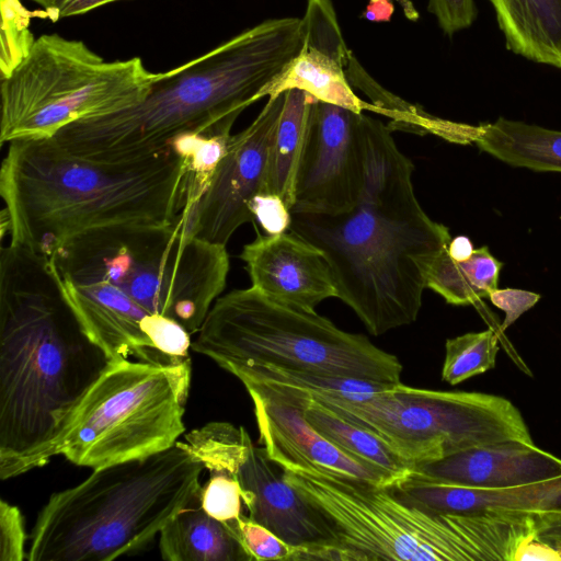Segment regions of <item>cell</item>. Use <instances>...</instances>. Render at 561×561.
<instances>
[{
  "mask_svg": "<svg viewBox=\"0 0 561 561\" xmlns=\"http://www.w3.org/2000/svg\"><path fill=\"white\" fill-rule=\"evenodd\" d=\"M47 263L84 332L108 360L171 364L141 322L161 314L196 334L229 273L226 245L172 225L96 229L58 247Z\"/></svg>",
  "mask_w": 561,
  "mask_h": 561,
  "instance_id": "cell-1",
  "label": "cell"
},
{
  "mask_svg": "<svg viewBox=\"0 0 561 561\" xmlns=\"http://www.w3.org/2000/svg\"><path fill=\"white\" fill-rule=\"evenodd\" d=\"M365 131V180L355 205L336 215L294 213L289 231L323 252L337 298L381 335L417 319L428 272L451 237L422 208L414 165L389 126L366 115Z\"/></svg>",
  "mask_w": 561,
  "mask_h": 561,
  "instance_id": "cell-2",
  "label": "cell"
},
{
  "mask_svg": "<svg viewBox=\"0 0 561 561\" xmlns=\"http://www.w3.org/2000/svg\"><path fill=\"white\" fill-rule=\"evenodd\" d=\"M45 256L0 255V479L45 466L70 413L108 364Z\"/></svg>",
  "mask_w": 561,
  "mask_h": 561,
  "instance_id": "cell-3",
  "label": "cell"
},
{
  "mask_svg": "<svg viewBox=\"0 0 561 561\" xmlns=\"http://www.w3.org/2000/svg\"><path fill=\"white\" fill-rule=\"evenodd\" d=\"M192 174L172 148L110 163L68 152L51 138L9 142L0 170L1 238L45 257L101 228L165 226L187 216Z\"/></svg>",
  "mask_w": 561,
  "mask_h": 561,
  "instance_id": "cell-4",
  "label": "cell"
},
{
  "mask_svg": "<svg viewBox=\"0 0 561 561\" xmlns=\"http://www.w3.org/2000/svg\"><path fill=\"white\" fill-rule=\"evenodd\" d=\"M302 44L301 18L265 20L158 73L137 104L71 123L51 139L85 159L127 163L164 152L184 134H231L239 115L266 96Z\"/></svg>",
  "mask_w": 561,
  "mask_h": 561,
  "instance_id": "cell-5",
  "label": "cell"
},
{
  "mask_svg": "<svg viewBox=\"0 0 561 561\" xmlns=\"http://www.w3.org/2000/svg\"><path fill=\"white\" fill-rule=\"evenodd\" d=\"M322 518L339 561H514L536 534L531 514L440 513L410 505L389 488L323 470H283Z\"/></svg>",
  "mask_w": 561,
  "mask_h": 561,
  "instance_id": "cell-6",
  "label": "cell"
},
{
  "mask_svg": "<svg viewBox=\"0 0 561 561\" xmlns=\"http://www.w3.org/2000/svg\"><path fill=\"white\" fill-rule=\"evenodd\" d=\"M204 465L182 442L98 469L53 493L30 534L28 561H112L146 550L201 492Z\"/></svg>",
  "mask_w": 561,
  "mask_h": 561,
  "instance_id": "cell-7",
  "label": "cell"
},
{
  "mask_svg": "<svg viewBox=\"0 0 561 561\" xmlns=\"http://www.w3.org/2000/svg\"><path fill=\"white\" fill-rule=\"evenodd\" d=\"M191 348L230 373L271 366L318 375L401 382L399 358L314 311L273 300L252 286L220 296Z\"/></svg>",
  "mask_w": 561,
  "mask_h": 561,
  "instance_id": "cell-8",
  "label": "cell"
},
{
  "mask_svg": "<svg viewBox=\"0 0 561 561\" xmlns=\"http://www.w3.org/2000/svg\"><path fill=\"white\" fill-rule=\"evenodd\" d=\"M191 379L190 357L110 360L70 413L54 456L98 469L169 449L185 433Z\"/></svg>",
  "mask_w": 561,
  "mask_h": 561,
  "instance_id": "cell-9",
  "label": "cell"
},
{
  "mask_svg": "<svg viewBox=\"0 0 561 561\" xmlns=\"http://www.w3.org/2000/svg\"><path fill=\"white\" fill-rule=\"evenodd\" d=\"M157 76L139 57L104 61L81 41L41 35L1 79V144L48 139L71 123L133 106Z\"/></svg>",
  "mask_w": 561,
  "mask_h": 561,
  "instance_id": "cell-10",
  "label": "cell"
},
{
  "mask_svg": "<svg viewBox=\"0 0 561 561\" xmlns=\"http://www.w3.org/2000/svg\"><path fill=\"white\" fill-rule=\"evenodd\" d=\"M312 397L378 436L413 466L495 442L534 443L519 410L495 394L420 389L398 382L363 401Z\"/></svg>",
  "mask_w": 561,
  "mask_h": 561,
  "instance_id": "cell-11",
  "label": "cell"
},
{
  "mask_svg": "<svg viewBox=\"0 0 561 561\" xmlns=\"http://www.w3.org/2000/svg\"><path fill=\"white\" fill-rule=\"evenodd\" d=\"M366 114L314 100L298 163L290 213L336 215L363 190Z\"/></svg>",
  "mask_w": 561,
  "mask_h": 561,
  "instance_id": "cell-12",
  "label": "cell"
},
{
  "mask_svg": "<svg viewBox=\"0 0 561 561\" xmlns=\"http://www.w3.org/2000/svg\"><path fill=\"white\" fill-rule=\"evenodd\" d=\"M283 105V92L268 96L243 130L231 135L210 184L186 220L187 232L226 245L242 225L255 224L251 203L265 193L270 149Z\"/></svg>",
  "mask_w": 561,
  "mask_h": 561,
  "instance_id": "cell-13",
  "label": "cell"
},
{
  "mask_svg": "<svg viewBox=\"0 0 561 561\" xmlns=\"http://www.w3.org/2000/svg\"><path fill=\"white\" fill-rule=\"evenodd\" d=\"M267 457L283 470H323L388 488L378 471L345 454L305 419L298 398L280 388L245 386Z\"/></svg>",
  "mask_w": 561,
  "mask_h": 561,
  "instance_id": "cell-14",
  "label": "cell"
},
{
  "mask_svg": "<svg viewBox=\"0 0 561 561\" xmlns=\"http://www.w3.org/2000/svg\"><path fill=\"white\" fill-rule=\"evenodd\" d=\"M239 482L249 517L286 542L309 550L308 560H335L322 518L253 443L230 473Z\"/></svg>",
  "mask_w": 561,
  "mask_h": 561,
  "instance_id": "cell-15",
  "label": "cell"
},
{
  "mask_svg": "<svg viewBox=\"0 0 561 561\" xmlns=\"http://www.w3.org/2000/svg\"><path fill=\"white\" fill-rule=\"evenodd\" d=\"M240 257L252 287L273 300L314 311L323 300L337 298L325 255L295 232L257 234Z\"/></svg>",
  "mask_w": 561,
  "mask_h": 561,
  "instance_id": "cell-16",
  "label": "cell"
},
{
  "mask_svg": "<svg viewBox=\"0 0 561 561\" xmlns=\"http://www.w3.org/2000/svg\"><path fill=\"white\" fill-rule=\"evenodd\" d=\"M302 21L304 44L298 56L266 90V96L298 89L318 101L358 113L376 112L362 101L346 76L352 53L346 46L331 0H308Z\"/></svg>",
  "mask_w": 561,
  "mask_h": 561,
  "instance_id": "cell-17",
  "label": "cell"
},
{
  "mask_svg": "<svg viewBox=\"0 0 561 561\" xmlns=\"http://www.w3.org/2000/svg\"><path fill=\"white\" fill-rule=\"evenodd\" d=\"M413 470L434 480L474 489H506L561 476V458L516 439L465 449Z\"/></svg>",
  "mask_w": 561,
  "mask_h": 561,
  "instance_id": "cell-18",
  "label": "cell"
},
{
  "mask_svg": "<svg viewBox=\"0 0 561 561\" xmlns=\"http://www.w3.org/2000/svg\"><path fill=\"white\" fill-rule=\"evenodd\" d=\"M389 489L403 502L432 512L561 514V476L514 488L488 490L440 482L412 468L409 476Z\"/></svg>",
  "mask_w": 561,
  "mask_h": 561,
  "instance_id": "cell-19",
  "label": "cell"
},
{
  "mask_svg": "<svg viewBox=\"0 0 561 561\" xmlns=\"http://www.w3.org/2000/svg\"><path fill=\"white\" fill-rule=\"evenodd\" d=\"M159 549L167 561H249L227 524L202 507L201 492L160 530Z\"/></svg>",
  "mask_w": 561,
  "mask_h": 561,
  "instance_id": "cell-20",
  "label": "cell"
},
{
  "mask_svg": "<svg viewBox=\"0 0 561 561\" xmlns=\"http://www.w3.org/2000/svg\"><path fill=\"white\" fill-rule=\"evenodd\" d=\"M506 48L561 69V0H489Z\"/></svg>",
  "mask_w": 561,
  "mask_h": 561,
  "instance_id": "cell-21",
  "label": "cell"
},
{
  "mask_svg": "<svg viewBox=\"0 0 561 561\" xmlns=\"http://www.w3.org/2000/svg\"><path fill=\"white\" fill-rule=\"evenodd\" d=\"M274 388L293 392L301 403L305 419L318 433L345 454L381 473L389 486L400 482L411 472L413 465L390 449L378 436L340 417L310 393L289 388Z\"/></svg>",
  "mask_w": 561,
  "mask_h": 561,
  "instance_id": "cell-22",
  "label": "cell"
},
{
  "mask_svg": "<svg viewBox=\"0 0 561 561\" xmlns=\"http://www.w3.org/2000/svg\"><path fill=\"white\" fill-rule=\"evenodd\" d=\"M480 150L513 167L561 172V131L503 117L476 126Z\"/></svg>",
  "mask_w": 561,
  "mask_h": 561,
  "instance_id": "cell-23",
  "label": "cell"
},
{
  "mask_svg": "<svg viewBox=\"0 0 561 561\" xmlns=\"http://www.w3.org/2000/svg\"><path fill=\"white\" fill-rule=\"evenodd\" d=\"M314 100L302 90L283 91L282 111L270 149L265 193L282 197L289 209L294 205L295 180Z\"/></svg>",
  "mask_w": 561,
  "mask_h": 561,
  "instance_id": "cell-24",
  "label": "cell"
},
{
  "mask_svg": "<svg viewBox=\"0 0 561 561\" xmlns=\"http://www.w3.org/2000/svg\"><path fill=\"white\" fill-rule=\"evenodd\" d=\"M502 266L486 245L474 249L465 261H455L446 249L432 265L426 286L447 304L474 305L497 288Z\"/></svg>",
  "mask_w": 561,
  "mask_h": 561,
  "instance_id": "cell-25",
  "label": "cell"
},
{
  "mask_svg": "<svg viewBox=\"0 0 561 561\" xmlns=\"http://www.w3.org/2000/svg\"><path fill=\"white\" fill-rule=\"evenodd\" d=\"M243 386L261 385L300 390L316 397L344 400H368L396 383L340 378L312 373L287 370L271 366L237 368L230 371Z\"/></svg>",
  "mask_w": 561,
  "mask_h": 561,
  "instance_id": "cell-26",
  "label": "cell"
},
{
  "mask_svg": "<svg viewBox=\"0 0 561 561\" xmlns=\"http://www.w3.org/2000/svg\"><path fill=\"white\" fill-rule=\"evenodd\" d=\"M499 337L493 330L469 332L445 343L442 379L456 386L495 367Z\"/></svg>",
  "mask_w": 561,
  "mask_h": 561,
  "instance_id": "cell-27",
  "label": "cell"
},
{
  "mask_svg": "<svg viewBox=\"0 0 561 561\" xmlns=\"http://www.w3.org/2000/svg\"><path fill=\"white\" fill-rule=\"evenodd\" d=\"M230 137L231 134H184L170 142V147L186 160L192 174L188 215L207 191Z\"/></svg>",
  "mask_w": 561,
  "mask_h": 561,
  "instance_id": "cell-28",
  "label": "cell"
},
{
  "mask_svg": "<svg viewBox=\"0 0 561 561\" xmlns=\"http://www.w3.org/2000/svg\"><path fill=\"white\" fill-rule=\"evenodd\" d=\"M226 524L240 542L249 561H302L309 558L308 549L286 542L249 516L241 515Z\"/></svg>",
  "mask_w": 561,
  "mask_h": 561,
  "instance_id": "cell-29",
  "label": "cell"
},
{
  "mask_svg": "<svg viewBox=\"0 0 561 561\" xmlns=\"http://www.w3.org/2000/svg\"><path fill=\"white\" fill-rule=\"evenodd\" d=\"M1 77L5 78L28 54L35 38L28 30L30 14L20 0H1Z\"/></svg>",
  "mask_w": 561,
  "mask_h": 561,
  "instance_id": "cell-30",
  "label": "cell"
},
{
  "mask_svg": "<svg viewBox=\"0 0 561 561\" xmlns=\"http://www.w3.org/2000/svg\"><path fill=\"white\" fill-rule=\"evenodd\" d=\"M209 479L202 485V507L214 518L229 522L242 515V490L232 476L221 471H208Z\"/></svg>",
  "mask_w": 561,
  "mask_h": 561,
  "instance_id": "cell-31",
  "label": "cell"
},
{
  "mask_svg": "<svg viewBox=\"0 0 561 561\" xmlns=\"http://www.w3.org/2000/svg\"><path fill=\"white\" fill-rule=\"evenodd\" d=\"M141 330L154 347L167 356L178 360L190 357L191 334L175 320L161 314H152L141 322Z\"/></svg>",
  "mask_w": 561,
  "mask_h": 561,
  "instance_id": "cell-32",
  "label": "cell"
},
{
  "mask_svg": "<svg viewBox=\"0 0 561 561\" xmlns=\"http://www.w3.org/2000/svg\"><path fill=\"white\" fill-rule=\"evenodd\" d=\"M26 533L23 516L15 505L0 501V560L23 561L27 558L25 550Z\"/></svg>",
  "mask_w": 561,
  "mask_h": 561,
  "instance_id": "cell-33",
  "label": "cell"
},
{
  "mask_svg": "<svg viewBox=\"0 0 561 561\" xmlns=\"http://www.w3.org/2000/svg\"><path fill=\"white\" fill-rule=\"evenodd\" d=\"M251 211L255 224L257 222L268 236L280 234L289 230L291 213L278 195L260 193L251 203Z\"/></svg>",
  "mask_w": 561,
  "mask_h": 561,
  "instance_id": "cell-34",
  "label": "cell"
},
{
  "mask_svg": "<svg viewBox=\"0 0 561 561\" xmlns=\"http://www.w3.org/2000/svg\"><path fill=\"white\" fill-rule=\"evenodd\" d=\"M427 10L449 36L469 27L478 13L474 0H428Z\"/></svg>",
  "mask_w": 561,
  "mask_h": 561,
  "instance_id": "cell-35",
  "label": "cell"
},
{
  "mask_svg": "<svg viewBox=\"0 0 561 561\" xmlns=\"http://www.w3.org/2000/svg\"><path fill=\"white\" fill-rule=\"evenodd\" d=\"M488 298L495 307L504 311L505 318L501 324V330L504 331L523 313L533 308L540 299V295L524 289L496 288Z\"/></svg>",
  "mask_w": 561,
  "mask_h": 561,
  "instance_id": "cell-36",
  "label": "cell"
},
{
  "mask_svg": "<svg viewBox=\"0 0 561 561\" xmlns=\"http://www.w3.org/2000/svg\"><path fill=\"white\" fill-rule=\"evenodd\" d=\"M114 1L119 0H56L51 5L44 9L45 12H37L35 14L42 19L48 18L53 21H57L60 18L87 13L98 7Z\"/></svg>",
  "mask_w": 561,
  "mask_h": 561,
  "instance_id": "cell-37",
  "label": "cell"
},
{
  "mask_svg": "<svg viewBox=\"0 0 561 561\" xmlns=\"http://www.w3.org/2000/svg\"><path fill=\"white\" fill-rule=\"evenodd\" d=\"M524 560L561 561V554L558 549L534 534L524 539L515 551L514 561Z\"/></svg>",
  "mask_w": 561,
  "mask_h": 561,
  "instance_id": "cell-38",
  "label": "cell"
},
{
  "mask_svg": "<svg viewBox=\"0 0 561 561\" xmlns=\"http://www.w3.org/2000/svg\"><path fill=\"white\" fill-rule=\"evenodd\" d=\"M536 525V536L561 549V514H533Z\"/></svg>",
  "mask_w": 561,
  "mask_h": 561,
  "instance_id": "cell-39",
  "label": "cell"
},
{
  "mask_svg": "<svg viewBox=\"0 0 561 561\" xmlns=\"http://www.w3.org/2000/svg\"><path fill=\"white\" fill-rule=\"evenodd\" d=\"M473 251V244L466 236H458L451 239L447 247L448 255L455 261H465L469 259Z\"/></svg>",
  "mask_w": 561,
  "mask_h": 561,
  "instance_id": "cell-40",
  "label": "cell"
},
{
  "mask_svg": "<svg viewBox=\"0 0 561 561\" xmlns=\"http://www.w3.org/2000/svg\"><path fill=\"white\" fill-rule=\"evenodd\" d=\"M393 12V5L389 0H371L365 12V16L373 21H388Z\"/></svg>",
  "mask_w": 561,
  "mask_h": 561,
  "instance_id": "cell-41",
  "label": "cell"
},
{
  "mask_svg": "<svg viewBox=\"0 0 561 561\" xmlns=\"http://www.w3.org/2000/svg\"><path fill=\"white\" fill-rule=\"evenodd\" d=\"M30 1H34V2L38 3L39 5H42L44 9H46L49 5H51L56 0H30Z\"/></svg>",
  "mask_w": 561,
  "mask_h": 561,
  "instance_id": "cell-42",
  "label": "cell"
},
{
  "mask_svg": "<svg viewBox=\"0 0 561 561\" xmlns=\"http://www.w3.org/2000/svg\"><path fill=\"white\" fill-rule=\"evenodd\" d=\"M560 551V554H561V549H558Z\"/></svg>",
  "mask_w": 561,
  "mask_h": 561,
  "instance_id": "cell-43",
  "label": "cell"
}]
</instances>
